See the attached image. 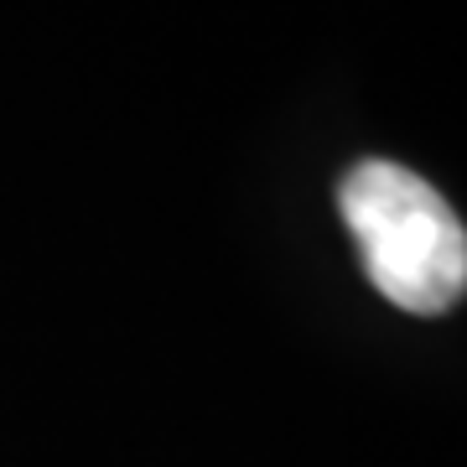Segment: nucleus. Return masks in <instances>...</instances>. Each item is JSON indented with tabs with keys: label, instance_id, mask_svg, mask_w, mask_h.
<instances>
[{
	"label": "nucleus",
	"instance_id": "nucleus-1",
	"mask_svg": "<svg viewBox=\"0 0 467 467\" xmlns=\"http://www.w3.org/2000/svg\"><path fill=\"white\" fill-rule=\"evenodd\" d=\"M343 223L358 239L368 281L400 312H451L467 285V234L441 192L395 161H358L343 177Z\"/></svg>",
	"mask_w": 467,
	"mask_h": 467
}]
</instances>
